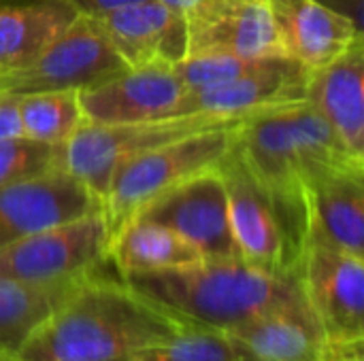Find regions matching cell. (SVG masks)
<instances>
[{
	"instance_id": "cell-1",
	"label": "cell",
	"mask_w": 364,
	"mask_h": 361,
	"mask_svg": "<svg viewBox=\"0 0 364 361\" xmlns=\"http://www.w3.org/2000/svg\"><path fill=\"white\" fill-rule=\"evenodd\" d=\"M186 323L105 268L79 287L30 334L26 361H113L164 340Z\"/></svg>"
},
{
	"instance_id": "cell-2",
	"label": "cell",
	"mask_w": 364,
	"mask_h": 361,
	"mask_svg": "<svg viewBox=\"0 0 364 361\" xmlns=\"http://www.w3.org/2000/svg\"><path fill=\"white\" fill-rule=\"evenodd\" d=\"M122 279L183 323L226 334L271 311L307 304L301 277L269 274L239 257L200 260Z\"/></svg>"
},
{
	"instance_id": "cell-3",
	"label": "cell",
	"mask_w": 364,
	"mask_h": 361,
	"mask_svg": "<svg viewBox=\"0 0 364 361\" xmlns=\"http://www.w3.org/2000/svg\"><path fill=\"white\" fill-rule=\"evenodd\" d=\"M235 149L267 187L305 200L309 183L324 172L364 166L305 100L247 117Z\"/></svg>"
},
{
	"instance_id": "cell-4",
	"label": "cell",
	"mask_w": 364,
	"mask_h": 361,
	"mask_svg": "<svg viewBox=\"0 0 364 361\" xmlns=\"http://www.w3.org/2000/svg\"><path fill=\"white\" fill-rule=\"evenodd\" d=\"M218 168L226 185L239 257L269 274L301 277L309 249V202L267 187L235 145Z\"/></svg>"
},
{
	"instance_id": "cell-5",
	"label": "cell",
	"mask_w": 364,
	"mask_h": 361,
	"mask_svg": "<svg viewBox=\"0 0 364 361\" xmlns=\"http://www.w3.org/2000/svg\"><path fill=\"white\" fill-rule=\"evenodd\" d=\"M241 123L207 128L168 140L124 162L115 170L102 200V215L109 236H113L124 223H128L141 209L164 191L200 172L218 168L232 149Z\"/></svg>"
},
{
	"instance_id": "cell-6",
	"label": "cell",
	"mask_w": 364,
	"mask_h": 361,
	"mask_svg": "<svg viewBox=\"0 0 364 361\" xmlns=\"http://www.w3.org/2000/svg\"><path fill=\"white\" fill-rule=\"evenodd\" d=\"M241 121L245 119H220L207 115L160 117L132 123L85 121L64 143L62 164L70 174L81 179L100 200H105L115 170L130 157L207 128Z\"/></svg>"
},
{
	"instance_id": "cell-7",
	"label": "cell",
	"mask_w": 364,
	"mask_h": 361,
	"mask_svg": "<svg viewBox=\"0 0 364 361\" xmlns=\"http://www.w3.org/2000/svg\"><path fill=\"white\" fill-rule=\"evenodd\" d=\"M128 64L90 17H77L45 51L17 68H0V94L83 91L122 72Z\"/></svg>"
},
{
	"instance_id": "cell-8",
	"label": "cell",
	"mask_w": 364,
	"mask_h": 361,
	"mask_svg": "<svg viewBox=\"0 0 364 361\" xmlns=\"http://www.w3.org/2000/svg\"><path fill=\"white\" fill-rule=\"evenodd\" d=\"M109 228L102 211L47 228L0 249V277L28 283L83 279L109 264Z\"/></svg>"
},
{
	"instance_id": "cell-9",
	"label": "cell",
	"mask_w": 364,
	"mask_h": 361,
	"mask_svg": "<svg viewBox=\"0 0 364 361\" xmlns=\"http://www.w3.org/2000/svg\"><path fill=\"white\" fill-rule=\"evenodd\" d=\"M134 217L171 228L186 238L203 260L239 257L230 228L226 185L220 168L200 172L164 191Z\"/></svg>"
},
{
	"instance_id": "cell-10",
	"label": "cell",
	"mask_w": 364,
	"mask_h": 361,
	"mask_svg": "<svg viewBox=\"0 0 364 361\" xmlns=\"http://www.w3.org/2000/svg\"><path fill=\"white\" fill-rule=\"evenodd\" d=\"M102 211V200L64 166L0 187V249Z\"/></svg>"
},
{
	"instance_id": "cell-11",
	"label": "cell",
	"mask_w": 364,
	"mask_h": 361,
	"mask_svg": "<svg viewBox=\"0 0 364 361\" xmlns=\"http://www.w3.org/2000/svg\"><path fill=\"white\" fill-rule=\"evenodd\" d=\"M301 285L326 343L364 340V257L309 243Z\"/></svg>"
},
{
	"instance_id": "cell-12",
	"label": "cell",
	"mask_w": 364,
	"mask_h": 361,
	"mask_svg": "<svg viewBox=\"0 0 364 361\" xmlns=\"http://www.w3.org/2000/svg\"><path fill=\"white\" fill-rule=\"evenodd\" d=\"M309 70L299 62L277 55L258 70L209 87L188 89L168 117L207 115L220 119H247L286 104L303 102Z\"/></svg>"
},
{
	"instance_id": "cell-13",
	"label": "cell",
	"mask_w": 364,
	"mask_h": 361,
	"mask_svg": "<svg viewBox=\"0 0 364 361\" xmlns=\"http://www.w3.org/2000/svg\"><path fill=\"white\" fill-rule=\"evenodd\" d=\"M188 89L171 64H147L79 91L85 121L132 123L168 117Z\"/></svg>"
},
{
	"instance_id": "cell-14",
	"label": "cell",
	"mask_w": 364,
	"mask_h": 361,
	"mask_svg": "<svg viewBox=\"0 0 364 361\" xmlns=\"http://www.w3.org/2000/svg\"><path fill=\"white\" fill-rule=\"evenodd\" d=\"M128 68L179 64L188 55V21L160 0H141L94 17Z\"/></svg>"
},
{
	"instance_id": "cell-15",
	"label": "cell",
	"mask_w": 364,
	"mask_h": 361,
	"mask_svg": "<svg viewBox=\"0 0 364 361\" xmlns=\"http://www.w3.org/2000/svg\"><path fill=\"white\" fill-rule=\"evenodd\" d=\"M188 55H286L269 0H230L188 19Z\"/></svg>"
},
{
	"instance_id": "cell-16",
	"label": "cell",
	"mask_w": 364,
	"mask_h": 361,
	"mask_svg": "<svg viewBox=\"0 0 364 361\" xmlns=\"http://www.w3.org/2000/svg\"><path fill=\"white\" fill-rule=\"evenodd\" d=\"M286 57L307 70L322 68L364 43L363 30L318 0H269Z\"/></svg>"
},
{
	"instance_id": "cell-17",
	"label": "cell",
	"mask_w": 364,
	"mask_h": 361,
	"mask_svg": "<svg viewBox=\"0 0 364 361\" xmlns=\"http://www.w3.org/2000/svg\"><path fill=\"white\" fill-rule=\"evenodd\" d=\"M309 243L364 257V166L335 168L307 187Z\"/></svg>"
},
{
	"instance_id": "cell-18",
	"label": "cell",
	"mask_w": 364,
	"mask_h": 361,
	"mask_svg": "<svg viewBox=\"0 0 364 361\" xmlns=\"http://www.w3.org/2000/svg\"><path fill=\"white\" fill-rule=\"evenodd\" d=\"M305 102L356 157L364 160V43L331 64L309 70Z\"/></svg>"
},
{
	"instance_id": "cell-19",
	"label": "cell",
	"mask_w": 364,
	"mask_h": 361,
	"mask_svg": "<svg viewBox=\"0 0 364 361\" xmlns=\"http://www.w3.org/2000/svg\"><path fill=\"white\" fill-rule=\"evenodd\" d=\"M228 336L252 361H324L326 351V336L309 304L271 311Z\"/></svg>"
},
{
	"instance_id": "cell-20",
	"label": "cell",
	"mask_w": 364,
	"mask_h": 361,
	"mask_svg": "<svg viewBox=\"0 0 364 361\" xmlns=\"http://www.w3.org/2000/svg\"><path fill=\"white\" fill-rule=\"evenodd\" d=\"M79 15L62 0L0 2V68H17L45 51Z\"/></svg>"
},
{
	"instance_id": "cell-21",
	"label": "cell",
	"mask_w": 364,
	"mask_h": 361,
	"mask_svg": "<svg viewBox=\"0 0 364 361\" xmlns=\"http://www.w3.org/2000/svg\"><path fill=\"white\" fill-rule=\"evenodd\" d=\"M203 255L166 226L130 219L109 240V262L119 277L158 272L200 262Z\"/></svg>"
},
{
	"instance_id": "cell-22",
	"label": "cell",
	"mask_w": 364,
	"mask_h": 361,
	"mask_svg": "<svg viewBox=\"0 0 364 361\" xmlns=\"http://www.w3.org/2000/svg\"><path fill=\"white\" fill-rule=\"evenodd\" d=\"M83 279L64 283H28L0 277V353L17 355L30 334L79 287Z\"/></svg>"
},
{
	"instance_id": "cell-23",
	"label": "cell",
	"mask_w": 364,
	"mask_h": 361,
	"mask_svg": "<svg viewBox=\"0 0 364 361\" xmlns=\"http://www.w3.org/2000/svg\"><path fill=\"white\" fill-rule=\"evenodd\" d=\"M113 361H252L250 355L220 330L186 323L164 340L141 347Z\"/></svg>"
},
{
	"instance_id": "cell-24",
	"label": "cell",
	"mask_w": 364,
	"mask_h": 361,
	"mask_svg": "<svg viewBox=\"0 0 364 361\" xmlns=\"http://www.w3.org/2000/svg\"><path fill=\"white\" fill-rule=\"evenodd\" d=\"M19 119L23 136L47 143L64 145L83 123L79 91H38L17 96Z\"/></svg>"
},
{
	"instance_id": "cell-25",
	"label": "cell",
	"mask_w": 364,
	"mask_h": 361,
	"mask_svg": "<svg viewBox=\"0 0 364 361\" xmlns=\"http://www.w3.org/2000/svg\"><path fill=\"white\" fill-rule=\"evenodd\" d=\"M62 155L64 145H47L26 136L0 140V187L64 166Z\"/></svg>"
},
{
	"instance_id": "cell-26",
	"label": "cell",
	"mask_w": 364,
	"mask_h": 361,
	"mask_svg": "<svg viewBox=\"0 0 364 361\" xmlns=\"http://www.w3.org/2000/svg\"><path fill=\"white\" fill-rule=\"evenodd\" d=\"M271 57H239V55H188L175 64V72L186 89L209 87L245 77Z\"/></svg>"
},
{
	"instance_id": "cell-27",
	"label": "cell",
	"mask_w": 364,
	"mask_h": 361,
	"mask_svg": "<svg viewBox=\"0 0 364 361\" xmlns=\"http://www.w3.org/2000/svg\"><path fill=\"white\" fill-rule=\"evenodd\" d=\"M21 136H23V128L19 119L17 96L0 94V140L21 138Z\"/></svg>"
},
{
	"instance_id": "cell-28",
	"label": "cell",
	"mask_w": 364,
	"mask_h": 361,
	"mask_svg": "<svg viewBox=\"0 0 364 361\" xmlns=\"http://www.w3.org/2000/svg\"><path fill=\"white\" fill-rule=\"evenodd\" d=\"M64 4H68L79 17H100L109 11H115L119 6L132 4V2H141V0H62Z\"/></svg>"
},
{
	"instance_id": "cell-29",
	"label": "cell",
	"mask_w": 364,
	"mask_h": 361,
	"mask_svg": "<svg viewBox=\"0 0 364 361\" xmlns=\"http://www.w3.org/2000/svg\"><path fill=\"white\" fill-rule=\"evenodd\" d=\"M160 2H164L171 9H175L177 13H181L188 21V19H194L198 15H205L213 9H218L230 0H160Z\"/></svg>"
},
{
	"instance_id": "cell-30",
	"label": "cell",
	"mask_w": 364,
	"mask_h": 361,
	"mask_svg": "<svg viewBox=\"0 0 364 361\" xmlns=\"http://www.w3.org/2000/svg\"><path fill=\"white\" fill-rule=\"evenodd\" d=\"M324 361H364V340L360 343H326Z\"/></svg>"
},
{
	"instance_id": "cell-31",
	"label": "cell",
	"mask_w": 364,
	"mask_h": 361,
	"mask_svg": "<svg viewBox=\"0 0 364 361\" xmlns=\"http://www.w3.org/2000/svg\"><path fill=\"white\" fill-rule=\"evenodd\" d=\"M324 6H328L331 11L343 15L346 19H350L358 30H363V4L364 0H318Z\"/></svg>"
},
{
	"instance_id": "cell-32",
	"label": "cell",
	"mask_w": 364,
	"mask_h": 361,
	"mask_svg": "<svg viewBox=\"0 0 364 361\" xmlns=\"http://www.w3.org/2000/svg\"><path fill=\"white\" fill-rule=\"evenodd\" d=\"M0 361H26L17 355H11V353H0Z\"/></svg>"
},
{
	"instance_id": "cell-33",
	"label": "cell",
	"mask_w": 364,
	"mask_h": 361,
	"mask_svg": "<svg viewBox=\"0 0 364 361\" xmlns=\"http://www.w3.org/2000/svg\"><path fill=\"white\" fill-rule=\"evenodd\" d=\"M0 2H2V0H0Z\"/></svg>"
}]
</instances>
